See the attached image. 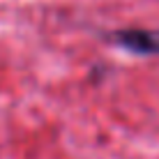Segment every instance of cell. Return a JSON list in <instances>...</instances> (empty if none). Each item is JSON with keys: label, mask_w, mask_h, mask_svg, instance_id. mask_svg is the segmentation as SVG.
Listing matches in <instances>:
<instances>
[{"label": "cell", "mask_w": 159, "mask_h": 159, "mask_svg": "<svg viewBox=\"0 0 159 159\" xmlns=\"http://www.w3.org/2000/svg\"><path fill=\"white\" fill-rule=\"evenodd\" d=\"M111 39L118 42L122 48H127L131 53H141V56H157L159 53V30L127 28V30L116 32Z\"/></svg>", "instance_id": "6da1fadb"}]
</instances>
